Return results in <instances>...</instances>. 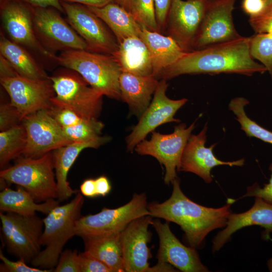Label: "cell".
<instances>
[{"mask_svg":"<svg viewBox=\"0 0 272 272\" xmlns=\"http://www.w3.org/2000/svg\"><path fill=\"white\" fill-rule=\"evenodd\" d=\"M0 219L3 242L8 251L31 262L41 251L43 219L36 214L23 216L12 212L1 213Z\"/></svg>","mask_w":272,"mask_h":272,"instance_id":"cell-7","label":"cell"},{"mask_svg":"<svg viewBox=\"0 0 272 272\" xmlns=\"http://www.w3.org/2000/svg\"><path fill=\"white\" fill-rule=\"evenodd\" d=\"M50 110L62 127L75 125L84 119L68 108H58L52 107Z\"/></svg>","mask_w":272,"mask_h":272,"instance_id":"cell-39","label":"cell"},{"mask_svg":"<svg viewBox=\"0 0 272 272\" xmlns=\"http://www.w3.org/2000/svg\"><path fill=\"white\" fill-rule=\"evenodd\" d=\"M172 184L173 190L169 198L162 203L148 206L150 216L180 226L189 246L196 248L202 244L210 232L226 227L232 213V203L227 202V205L219 208L204 207L190 200L183 193L177 178Z\"/></svg>","mask_w":272,"mask_h":272,"instance_id":"cell-2","label":"cell"},{"mask_svg":"<svg viewBox=\"0 0 272 272\" xmlns=\"http://www.w3.org/2000/svg\"><path fill=\"white\" fill-rule=\"evenodd\" d=\"M263 6V0H243L242 8L250 17L258 14Z\"/></svg>","mask_w":272,"mask_h":272,"instance_id":"cell-44","label":"cell"},{"mask_svg":"<svg viewBox=\"0 0 272 272\" xmlns=\"http://www.w3.org/2000/svg\"><path fill=\"white\" fill-rule=\"evenodd\" d=\"M193 122L186 127L185 123L176 126L170 134H162L153 131L150 140H144L134 148L140 155H150L155 158L166 169L164 181L165 184L172 183L177 178L182 154L195 127Z\"/></svg>","mask_w":272,"mask_h":272,"instance_id":"cell-9","label":"cell"},{"mask_svg":"<svg viewBox=\"0 0 272 272\" xmlns=\"http://www.w3.org/2000/svg\"><path fill=\"white\" fill-rule=\"evenodd\" d=\"M267 265L269 271H272V258L268 260L267 262Z\"/></svg>","mask_w":272,"mask_h":272,"instance_id":"cell-50","label":"cell"},{"mask_svg":"<svg viewBox=\"0 0 272 272\" xmlns=\"http://www.w3.org/2000/svg\"><path fill=\"white\" fill-rule=\"evenodd\" d=\"M115 3L130 13L132 0H115Z\"/></svg>","mask_w":272,"mask_h":272,"instance_id":"cell-49","label":"cell"},{"mask_svg":"<svg viewBox=\"0 0 272 272\" xmlns=\"http://www.w3.org/2000/svg\"><path fill=\"white\" fill-rule=\"evenodd\" d=\"M208 0H172L166 23L169 36L186 52L193 45L205 12Z\"/></svg>","mask_w":272,"mask_h":272,"instance_id":"cell-17","label":"cell"},{"mask_svg":"<svg viewBox=\"0 0 272 272\" xmlns=\"http://www.w3.org/2000/svg\"><path fill=\"white\" fill-rule=\"evenodd\" d=\"M22 120L17 109L10 104H2L0 107V129L4 131L19 124Z\"/></svg>","mask_w":272,"mask_h":272,"instance_id":"cell-37","label":"cell"},{"mask_svg":"<svg viewBox=\"0 0 272 272\" xmlns=\"http://www.w3.org/2000/svg\"><path fill=\"white\" fill-rule=\"evenodd\" d=\"M84 202L83 195L78 192L71 201L57 206L43 219L40 243L45 248L31 261L33 266L52 270L55 267L64 245L76 235V222Z\"/></svg>","mask_w":272,"mask_h":272,"instance_id":"cell-3","label":"cell"},{"mask_svg":"<svg viewBox=\"0 0 272 272\" xmlns=\"http://www.w3.org/2000/svg\"><path fill=\"white\" fill-rule=\"evenodd\" d=\"M53 154L37 158L23 157L13 166L0 172L1 178L26 190L37 202L57 198L53 172Z\"/></svg>","mask_w":272,"mask_h":272,"instance_id":"cell-5","label":"cell"},{"mask_svg":"<svg viewBox=\"0 0 272 272\" xmlns=\"http://www.w3.org/2000/svg\"><path fill=\"white\" fill-rule=\"evenodd\" d=\"M60 1L97 8L103 7L111 3L115 2V0H61Z\"/></svg>","mask_w":272,"mask_h":272,"instance_id":"cell-48","label":"cell"},{"mask_svg":"<svg viewBox=\"0 0 272 272\" xmlns=\"http://www.w3.org/2000/svg\"><path fill=\"white\" fill-rule=\"evenodd\" d=\"M249 23L256 33L272 32V0H263L261 10L250 17Z\"/></svg>","mask_w":272,"mask_h":272,"instance_id":"cell-35","label":"cell"},{"mask_svg":"<svg viewBox=\"0 0 272 272\" xmlns=\"http://www.w3.org/2000/svg\"><path fill=\"white\" fill-rule=\"evenodd\" d=\"M1 77H13L18 75L11 63L2 55H0Z\"/></svg>","mask_w":272,"mask_h":272,"instance_id":"cell-47","label":"cell"},{"mask_svg":"<svg viewBox=\"0 0 272 272\" xmlns=\"http://www.w3.org/2000/svg\"><path fill=\"white\" fill-rule=\"evenodd\" d=\"M122 72L141 76H153V66L149 50L139 36H131L119 44L112 55Z\"/></svg>","mask_w":272,"mask_h":272,"instance_id":"cell-25","label":"cell"},{"mask_svg":"<svg viewBox=\"0 0 272 272\" xmlns=\"http://www.w3.org/2000/svg\"><path fill=\"white\" fill-rule=\"evenodd\" d=\"M147 215L150 212L146 194L134 193L121 207L104 208L98 213L81 217L76 222V235L85 239L121 233L133 220Z\"/></svg>","mask_w":272,"mask_h":272,"instance_id":"cell-6","label":"cell"},{"mask_svg":"<svg viewBox=\"0 0 272 272\" xmlns=\"http://www.w3.org/2000/svg\"><path fill=\"white\" fill-rule=\"evenodd\" d=\"M26 144L22 155L37 158L73 143L64 135L62 127L50 109L39 110L23 119Z\"/></svg>","mask_w":272,"mask_h":272,"instance_id":"cell-13","label":"cell"},{"mask_svg":"<svg viewBox=\"0 0 272 272\" xmlns=\"http://www.w3.org/2000/svg\"><path fill=\"white\" fill-rule=\"evenodd\" d=\"M140 37L149 50L153 76L156 78L186 53L172 37L164 36L158 32L142 27Z\"/></svg>","mask_w":272,"mask_h":272,"instance_id":"cell-24","label":"cell"},{"mask_svg":"<svg viewBox=\"0 0 272 272\" xmlns=\"http://www.w3.org/2000/svg\"><path fill=\"white\" fill-rule=\"evenodd\" d=\"M69 24L91 52L112 55L119 44L106 24L87 6L61 1Z\"/></svg>","mask_w":272,"mask_h":272,"instance_id":"cell-11","label":"cell"},{"mask_svg":"<svg viewBox=\"0 0 272 272\" xmlns=\"http://www.w3.org/2000/svg\"><path fill=\"white\" fill-rule=\"evenodd\" d=\"M0 259L3 263L0 266L1 271L6 272H50L52 269H42L36 267H31L27 265L26 262L23 259L13 261L8 259L0 251Z\"/></svg>","mask_w":272,"mask_h":272,"instance_id":"cell-38","label":"cell"},{"mask_svg":"<svg viewBox=\"0 0 272 272\" xmlns=\"http://www.w3.org/2000/svg\"><path fill=\"white\" fill-rule=\"evenodd\" d=\"M248 104L249 101L246 98L236 97L230 102L229 109L235 114L241 129L247 136L257 138L272 145V131L260 126L246 115L244 107Z\"/></svg>","mask_w":272,"mask_h":272,"instance_id":"cell-31","label":"cell"},{"mask_svg":"<svg viewBox=\"0 0 272 272\" xmlns=\"http://www.w3.org/2000/svg\"><path fill=\"white\" fill-rule=\"evenodd\" d=\"M3 1V0H0V1H1V2H2V1Z\"/></svg>","mask_w":272,"mask_h":272,"instance_id":"cell-51","label":"cell"},{"mask_svg":"<svg viewBox=\"0 0 272 272\" xmlns=\"http://www.w3.org/2000/svg\"><path fill=\"white\" fill-rule=\"evenodd\" d=\"M3 27L13 42L55 60L56 55L45 49L37 39L33 28V8L21 0H3L1 3Z\"/></svg>","mask_w":272,"mask_h":272,"instance_id":"cell-16","label":"cell"},{"mask_svg":"<svg viewBox=\"0 0 272 272\" xmlns=\"http://www.w3.org/2000/svg\"><path fill=\"white\" fill-rule=\"evenodd\" d=\"M207 124L196 135L191 134L188 139L182 154L177 170L189 172L195 174L206 183H211L212 177L211 171L215 166L228 165L229 166H242L244 159L233 161H223L218 159L213 153L216 144L210 147H206Z\"/></svg>","mask_w":272,"mask_h":272,"instance_id":"cell-20","label":"cell"},{"mask_svg":"<svg viewBox=\"0 0 272 272\" xmlns=\"http://www.w3.org/2000/svg\"><path fill=\"white\" fill-rule=\"evenodd\" d=\"M58 205L59 201L54 199L38 203L26 190L20 186L16 190L5 187L0 193V210L2 212L23 216L34 215L37 212L47 215Z\"/></svg>","mask_w":272,"mask_h":272,"instance_id":"cell-27","label":"cell"},{"mask_svg":"<svg viewBox=\"0 0 272 272\" xmlns=\"http://www.w3.org/2000/svg\"><path fill=\"white\" fill-rule=\"evenodd\" d=\"M0 52L19 75L33 80L49 78L26 48L7 38L2 33Z\"/></svg>","mask_w":272,"mask_h":272,"instance_id":"cell-28","label":"cell"},{"mask_svg":"<svg viewBox=\"0 0 272 272\" xmlns=\"http://www.w3.org/2000/svg\"><path fill=\"white\" fill-rule=\"evenodd\" d=\"M172 0H154L156 20L160 29L166 23L167 18Z\"/></svg>","mask_w":272,"mask_h":272,"instance_id":"cell-42","label":"cell"},{"mask_svg":"<svg viewBox=\"0 0 272 272\" xmlns=\"http://www.w3.org/2000/svg\"><path fill=\"white\" fill-rule=\"evenodd\" d=\"M252 225L264 229L265 239L272 233V204L259 197H255L253 206L248 211L229 215L225 228L218 232L213 240V252L219 251L236 231Z\"/></svg>","mask_w":272,"mask_h":272,"instance_id":"cell-21","label":"cell"},{"mask_svg":"<svg viewBox=\"0 0 272 272\" xmlns=\"http://www.w3.org/2000/svg\"><path fill=\"white\" fill-rule=\"evenodd\" d=\"M33 8H46L52 7L58 11L64 13L60 0H21Z\"/></svg>","mask_w":272,"mask_h":272,"instance_id":"cell-43","label":"cell"},{"mask_svg":"<svg viewBox=\"0 0 272 272\" xmlns=\"http://www.w3.org/2000/svg\"><path fill=\"white\" fill-rule=\"evenodd\" d=\"M250 37H241L186 52L159 76L168 80L184 74L212 75L237 74L248 76L263 74L266 67L257 62L249 51Z\"/></svg>","mask_w":272,"mask_h":272,"instance_id":"cell-1","label":"cell"},{"mask_svg":"<svg viewBox=\"0 0 272 272\" xmlns=\"http://www.w3.org/2000/svg\"><path fill=\"white\" fill-rule=\"evenodd\" d=\"M0 81L10 96V104L17 109L22 120L30 114L53 107L51 99L55 92L49 77L33 80L17 75L1 77Z\"/></svg>","mask_w":272,"mask_h":272,"instance_id":"cell-12","label":"cell"},{"mask_svg":"<svg viewBox=\"0 0 272 272\" xmlns=\"http://www.w3.org/2000/svg\"><path fill=\"white\" fill-rule=\"evenodd\" d=\"M33 28L41 45L53 54L71 49L88 50L84 39L53 8H33Z\"/></svg>","mask_w":272,"mask_h":272,"instance_id":"cell-10","label":"cell"},{"mask_svg":"<svg viewBox=\"0 0 272 272\" xmlns=\"http://www.w3.org/2000/svg\"><path fill=\"white\" fill-rule=\"evenodd\" d=\"M87 7L108 26L118 44L129 37H140L143 27L130 12L116 3L100 8Z\"/></svg>","mask_w":272,"mask_h":272,"instance_id":"cell-26","label":"cell"},{"mask_svg":"<svg viewBox=\"0 0 272 272\" xmlns=\"http://www.w3.org/2000/svg\"><path fill=\"white\" fill-rule=\"evenodd\" d=\"M55 60L78 73L92 88L103 95L121 99L119 79L121 69L110 54L83 49L60 52Z\"/></svg>","mask_w":272,"mask_h":272,"instance_id":"cell-4","label":"cell"},{"mask_svg":"<svg viewBox=\"0 0 272 272\" xmlns=\"http://www.w3.org/2000/svg\"><path fill=\"white\" fill-rule=\"evenodd\" d=\"M166 80L158 82L151 103L140 117L138 124L126 137L128 151H132L136 146L144 140L146 136L159 126L171 122H180L174 115L179 109L187 101L186 98L172 100L166 96L168 88Z\"/></svg>","mask_w":272,"mask_h":272,"instance_id":"cell-15","label":"cell"},{"mask_svg":"<svg viewBox=\"0 0 272 272\" xmlns=\"http://www.w3.org/2000/svg\"><path fill=\"white\" fill-rule=\"evenodd\" d=\"M83 239L85 251L103 262L111 272L124 271L120 233Z\"/></svg>","mask_w":272,"mask_h":272,"instance_id":"cell-29","label":"cell"},{"mask_svg":"<svg viewBox=\"0 0 272 272\" xmlns=\"http://www.w3.org/2000/svg\"><path fill=\"white\" fill-rule=\"evenodd\" d=\"M95 180L97 196H105L108 194L111 189V185L107 177L102 175Z\"/></svg>","mask_w":272,"mask_h":272,"instance_id":"cell-45","label":"cell"},{"mask_svg":"<svg viewBox=\"0 0 272 272\" xmlns=\"http://www.w3.org/2000/svg\"><path fill=\"white\" fill-rule=\"evenodd\" d=\"M249 51L254 59L266 67L272 80V32L250 36Z\"/></svg>","mask_w":272,"mask_h":272,"instance_id":"cell-33","label":"cell"},{"mask_svg":"<svg viewBox=\"0 0 272 272\" xmlns=\"http://www.w3.org/2000/svg\"><path fill=\"white\" fill-rule=\"evenodd\" d=\"M104 124L97 118L83 119L77 124L62 127L65 137L73 142H86L99 137Z\"/></svg>","mask_w":272,"mask_h":272,"instance_id":"cell-32","label":"cell"},{"mask_svg":"<svg viewBox=\"0 0 272 272\" xmlns=\"http://www.w3.org/2000/svg\"><path fill=\"white\" fill-rule=\"evenodd\" d=\"M236 0H208L204 15L195 38L193 50L241 37L233 21Z\"/></svg>","mask_w":272,"mask_h":272,"instance_id":"cell-14","label":"cell"},{"mask_svg":"<svg viewBox=\"0 0 272 272\" xmlns=\"http://www.w3.org/2000/svg\"><path fill=\"white\" fill-rule=\"evenodd\" d=\"M158 82L153 76L122 72L119 79L121 99L133 114L140 117L149 106Z\"/></svg>","mask_w":272,"mask_h":272,"instance_id":"cell-23","label":"cell"},{"mask_svg":"<svg viewBox=\"0 0 272 272\" xmlns=\"http://www.w3.org/2000/svg\"><path fill=\"white\" fill-rule=\"evenodd\" d=\"M53 270L55 272H81L78 250L66 249L62 251Z\"/></svg>","mask_w":272,"mask_h":272,"instance_id":"cell-36","label":"cell"},{"mask_svg":"<svg viewBox=\"0 0 272 272\" xmlns=\"http://www.w3.org/2000/svg\"><path fill=\"white\" fill-rule=\"evenodd\" d=\"M152 217L147 215L131 222L120 233L124 271L150 272L152 255L148 244L151 234L148 228Z\"/></svg>","mask_w":272,"mask_h":272,"instance_id":"cell-18","label":"cell"},{"mask_svg":"<svg viewBox=\"0 0 272 272\" xmlns=\"http://www.w3.org/2000/svg\"><path fill=\"white\" fill-rule=\"evenodd\" d=\"M110 140L109 137L100 136L89 141L73 142L54 150L53 159L59 201L67 200L78 192L71 187L67 177L70 169L81 151L88 148H97Z\"/></svg>","mask_w":272,"mask_h":272,"instance_id":"cell-22","label":"cell"},{"mask_svg":"<svg viewBox=\"0 0 272 272\" xmlns=\"http://www.w3.org/2000/svg\"><path fill=\"white\" fill-rule=\"evenodd\" d=\"M26 144V132L22 124L16 125L0 133V166L22 154Z\"/></svg>","mask_w":272,"mask_h":272,"instance_id":"cell-30","label":"cell"},{"mask_svg":"<svg viewBox=\"0 0 272 272\" xmlns=\"http://www.w3.org/2000/svg\"><path fill=\"white\" fill-rule=\"evenodd\" d=\"M159 239L157 253L158 263H169L183 272H207L196 248L183 245L171 231L168 222L162 223L159 220H152Z\"/></svg>","mask_w":272,"mask_h":272,"instance_id":"cell-19","label":"cell"},{"mask_svg":"<svg viewBox=\"0 0 272 272\" xmlns=\"http://www.w3.org/2000/svg\"><path fill=\"white\" fill-rule=\"evenodd\" d=\"M81 193L88 197H95L97 196L95 180L94 179H87L84 180L80 186Z\"/></svg>","mask_w":272,"mask_h":272,"instance_id":"cell-46","label":"cell"},{"mask_svg":"<svg viewBox=\"0 0 272 272\" xmlns=\"http://www.w3.org/2000/svg\"><path fill=\"white\" fill-rule=\"evenodd\" d=\"M49 78L55 92L51 99L53 107L70 109L83 118H97L101 109L102 94L74 74Z\"/></svg>","mask_w":272,"mask_h":272,"instance_id":"cell-8","label":"cell"},{"mask_svg":"<svg viewBox=\"0 0 272 272\" xmlns=\"http://www.w3.org/2000/svg\"><path fill=\"white\" fill-rule=\"evenodd\" d=\"M81 272H111L101 261L86 251L80 253Z\"/></svg>","mask_w":272,"mask_h":272,"instance_id":"cell-41","label":"cell"},{"mask_svg":"<svg viewBox=\"0 0 272 272\" xmlns=\"http://www.w3.org/2000/svg\"><path fill=\"white\" fill-rule=\"evenodd\" d=\"M271 172L270 178L268 183L261 187L257 182L247 188L246 192L239 199L247 197H259L268 203L272 204V163L269 167Z\"/></svg>","mask_w":272,"mask_h":272,"instance_id":"cell-40","label":"cell"},{"mask_svg":"<svg viewBox=\"0 0 272 272\" xmlns=\"http://www.w3.org/2000/svg\"><path fill=\"white\" fill-rule=\"evenodd\" d=\"M131 14L143 27L158 32L154 0H132Z\"/></svg>","mask_w":272,"mask_h":272,"instance_id":"cell-34","label":"cell"}]
</instances>
